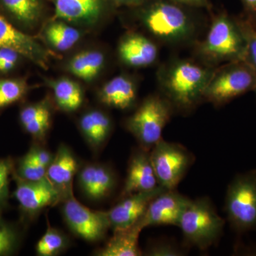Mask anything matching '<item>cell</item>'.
Returning a JSON list of instances; mask_svg holds the SVG:
<instances>
[{"label": "cell", "instance_id": "cell-1", "mask_svg": "<svg viewBox=\"0 0 256 256\" xmlns=\"http://www.w3.org/2000/svg\"><path fill=\"white\" fill-rule=\"evenodd\" d=\"M215 67L185 58H173L158 69L160 90L174 110L188 112L204 100Z\"/></svg>", "mask_w": 256, "mask_h": 256}, {"label": "cell", "instance_id": "cell-2", "mask_svg": "<svg viewBox=\"0 0 256 256\" xmlns=\"http://www.w3.org/2000/svg\"><path fill=\"white\" fill-rule=\"evenodd\" d=\"M140 6L143 25L159 41L182 44L194 36L196 22L188 8L172 0H148Z\"/></svg>", "mask_w": 256, "mask_h": 256}, {"label": "cell", "instance_id": "cell-3", "mask_svg": "<svg viewBox=\"0 0 256 256\" xmlns=\"http://www.w3.org/2000/svg\"><path fill=\"white\" fill-rule=\"evenodd\" d=\"M195 53L202 63L215 68L246 60V43L236 18L226 12L216 15L206 36L196 45Z\"/></svg>", "mask_w": 256, "mask_h": 256}, {"label": "cell", "instance_id": "cell-4", "mask_svg": "<svg viewBox=\"0 0 256 256\" xmlns=\"http://www.w3.org/2000/svg\"><path fill=\"white\" fill-rule=\"evenodd\" d=\"M225 220L218 215L208 197L192 200L180 220L178 226L186 242L206 250L218 242Z\"/></svg>", "mask_w": 256, "mask_h": 256}, {"label": "cell", "instance_id": "cell-5", "mask_svg": "<svg viewBox=\"0 0 256 256\" xmlns=\"http://www.w3.org/2000/svg\"><path fill=\"white\" fill-rule=\"evenodd\" d=\"M256 69L246 60L229 62L215 68L207 84L204 100L218 107L254 90Z\"/></svg>", "mask_w": 256, "mask_h": 256}, {"label": "cell", "instance_id": "cell-6", "mask_svg": "<svg viewBox=\"0 0 256 256\" xmlns=\"http://www.w3.org/2000/svg\"><path fill=\"white\" fill-rule=\"evenodd\" d=\"M174 111L162 95L150 96L127 120L126 127L142 149L150 151L162 139L163 130Z\"/></svg>", "mask_w": 256, "mask_h": 256}, {"label": "cell", "instance_id": "cell-7", "mask_svg": "<svg viewBox=\"0 0 256 256\" xmlns=\"http://www.w3.org/2000/svg\"><path fill=\"white\" fill-rule=\"evenodd\" d=\"M225 212L238 233L256 229V170L237 175L229 184Z\"/></svg>", "mask_w": 256, "mask_h": 256}, {"label": "cell", "instance_id": "cell-8", "mask_svg": "<svg viewBox=\"0 0 256 256\" xmlns=\"http://www.w3.org/2000/svg\"><path fill=\"white\" fill-rule=\"evenodd\" d=\"M150 158L158 184L176 190L193 163V156L181 144L161 139L152 148Z\"/></svg>", "mask_w": 256, "mask_h": 256}, {"label": "cell", "instance_id": "cell-9", "mask_svg": "<svg viewBox=\"0 0 256 256\" xmlns=\"http://www.w3.org/2000/svg\"><path fill=\"white\" fill-rule=\"evenodd\" d=\"M62 202L64 220L74 234L88 242H100L105 238L110 228L108 212L90 210L74 197L73 192Z\"/></svg>", "mask_w": 256, "mask_h": 256}, {"label": "cell", "instance_id": "cell-10", "mask_svg": "<svg viewBox=\"0 0 256 256\" xmlns=\"http://www.w3.org/2000/svg\"><path fill=\"white\" fill-rule=\"evenodd\" d=\"M15 197L23 212L34 216L47 206H53L62 202L67 195L56 188L48 178L28 181L16 176Z\"/></svg>", "mask_w": 256, "mask_h": 256}, {"label": "cell", "instance_id": "cell-11", "mask_svg": "<svg viewBox=\"0 0 256 256\" xmlns=\"http://www.w3.org/2000/svg\"><path fill=\"white\" fill-rule=\"evenodd\" d=\"M191 201L176 190H165L150 203L140 223L144 228L162 225L178 226L182 216Z\"/></svg>", "mask_w": 256, "mask_h": 256}, {"label": "cell", "instance_id": "cell-12", "mask_svg": "<svg viewBox=\"0 0 256 256\" xmlns=\"http://www.w3.org/2000/svg\"><path fill=\"white\" fill-rule=\"evenodd\" d=\"M162 186H156L149 191L136 192L122 198L116 206L108 212L110 228L114 232L129 228L143 214L153 198L165 191Z\"/></svg>", "mask_w": 256, "mask_h": 256}, {"label": "cell", "instance_id": "cell-13", "mask_svg": "<svg viewBox=\"0 0 256 256\" xmlns=\"http://www.w3.org/2000/svg\"><path fill=\"white\" fill-rule=\"evenodd\" d=\"M0 48H12L38 66L43 68H47L48 52L33 37L15 28L1 15Z\"/></svg>", "mask_w": 256, "mask_h": 256}, {"label": "cell", "instance_id": "cell-14", "mask_svg": "<svg viewBox=\"0 0 256 256\" xmlns=\"http://www.w3.org/2000/svg\"><path fill=\"white\" fill-rule=\"evenodd\" d=\"M158 186L159 184L152 163L150 151L141 148L130 160L121 198L136 192L149 191Z\"/></svg>", "mask_w": 256, "mask_h": 256}, {"label": "cell", "instance_id": "cell-15", "mask_svg": "<svg viewBox=\"0 0 256 256\" xmlns=\"http://www.w3.org/2000/svg\"><path fill=\"white\" fill-rule=\"evenodd\" d=\"M56 18L68 22L92 24L98 21L112 0H50Z\"/></svg>", "mask_w": 256, "mask_h": 256}, {"label": "cell", "instance_id": "cell-16", "mask_svg": "<svg viewBox=\"0 0 256 256\" xmlns=\"http://www.w3.org/2000/svg\"><path fill=\"white\" fill-rule=\"evenodd\" d=\"M118 54L126 65L141 68L156 63L159 50L150 38L141 34L130 33L120 42Z\"/></svg>", "mask_w": 256, "mask_h": 256}, {"label": "cell", "instance_id": "cell-17", "mask_svg": "<svg viewBox=\"0 0 256 256\" xmlns=\"http://www.w3.org/2000/svg\"><path fill=\"white\" fill-rule=\"evenodd\" d=\"M79 186L84 194L92 200H100L108 196L116 185L112 170L102 164H89L80 170Z\"/></svg>", "mask_w": 256, "mask_h": 256}, {"label": "cell", "instance_id": "cell-18", "mask_svg": "<svg viewBox=\"0 0 256 256\" xmlns=\"http://www.w3.org/2000/svg\"><path fill=\"white\" fill-rule=\"evenodd\" d=\"M78 162L65 144H60L46 170V178L66 195L73 192L72 181L78 172Z\"/></svg>", "mask_w": 256, "mask_h": 256}, {"label": "cell", "instance_id": "cell-19", "mask_svg": "<svg viewBox=\"0 0 256 256\" xmlns=\"http://www.w3.org/2000/svg\"><path fill=\"white\" fill-rule=\"evenodd\" d=\"M137 98V88L134 82L126 76H118L102 86L100 92L101 102L109 107L126 110L134 104Z\"/></svg>", "mask_w": 256, "mask_h": 256}, {"label": "cell", "instance_id": "cell-20", "mask_svg": "<svg viewBox=\"0 0 256 256\" xmlns=\"http://www.w3.org/2000/svg\"><path fill=\"white\" fill-rule=\"evenodd\" d=\"M144 229L139 220L129 228L114 232L105 246L96 252L100 256H140L139 237Z\"/></svg>", "mask_w": 256, "mask_h": 256}, {"label": "cell", "instance_id": "cell-21", "mask_svg": "<svg viewBox=\"0 0 256 256\" xmlns=\"http://www.w3.org/2000/svg\"><path fill=\"white\" fill-rule=\"evenodd\" d=\"M20 121L32 137L42 141L46 138L50 124L52 112L46 100L28 105L20 112Z\"/></svg>", "mask_w": 256, "mask_h": 256}, {"label": "cell", "instance_id": "cell-22", "mask_svg": "<svg viewBox=\"0 0 256 256\" xmlns=\"http://www.w3.org/2000/svg\"><path fill=\"white\" fill-rule=\"evenodd\" d=\"M80 129L88 143L98 149L105 143L111 131L110 118L100 110H92L82 116Z\"/></svg>", "mask_w": 256, "mask_h": 256}, {"label": "cell", "instance_id": "cell-23", "mask_svg": "<svg viewBox=\"0 0 256 256\" xmlns=\"http://www.w3.org/2000/svg\"><path fill=\"white\" fill-rule=\"evenodd\" d=\"M105 57L98 50L80 52L70 60L68 70L82 80L90 82L96 78L104 67Z\"/></svg>", "mask_w": 256, "mask_h": 256}, {"label": "cell", "instance_id": "cell-24", "mask_svg": "<svg viewBox=\"0 0 256 256\" xmlns=\"http://www.w3.org/2000/svg\"><path fill=\"white\" fill-rule=\"evenodd\" d=\"M57 105L66 112L76 110L82 105V88L69 78H60L50 82Z\"/></svg>", "mask_w": 256, "mask_h": 256}, {"label": "cell", "instance_id": "cell-25", "mask_svg": "<svg viewBox=\"0 0 256 256\" xmlns=\"http://www.w3.org/2000/svg\"><path fill=\"white\" fill-rule=\"evenodd\" d=\"M4 9L13 18L26 26L40 20L43 12L42 0H0Z\"/></svg>", "mask_w": 256, "mask_h": 256}, {"label": "cell", "instance_id": "cell-26", "mask_svg": "<svg viewBox=\"0 0 256 256\" xmlns=\"http://www.w3.org/2000/svg\"><path fill=\"white\" fill-rule=\"evenodd\" d=\"M45 34L50 44L62 52L72 48L80 37V32L76 28L62 22L50 24L46 28Z\"/></svg>", "mask_w": 256, "mask_h": 256}, {"label": "cell", "instance_id": "cell-27", "mask_svg": "<svg viewBox=\"0 0 256 256\" xmlns=\"http://www.w3.org/2000/svg\"><path fill=\"white\" fill-rule=\"evenodd\" d=\"M67 240L62 232L48 226L46 233L36 244V254L40 256H56L66 247Z\"/></svg>", "mask_w": 256, "mask_h": 256}, {"label": "cell", "instance_id": "cell-28", "mask_svg": "<svg viewBox=\"0 0 256 256\" xmlns=\"http://www.w3.org/2000/svg\"><path fill=\"white\" fill-rule=\"evenodd\" d=\"M28 90L26 82L20 79L0 80V108L14 104L22 98Z\"/></svg>", "mask_w": 256, "mask_h": 256}, {"label": "cell", "instance_id": "cell-29", "mask_svg": "<svg viewBox=\"0 0 256 256\" xmlns=\"http://www.w3.org/2000/svg\"><path fill=\"white\" fill-rule=\"evenodd\" d=\"M46 170L30 150L18 163V176L28 181H38L46 178Z\"/></svg>", "mask_w": 256, "mask_h": 256}, {"label": "cell", "instance_id": "cell-30", "mask_svg": "<svg viewBox=\"0 0 256 256\" xmlns=\"http://www.w3.org/2000/svg\"><path fill=\"white\" fill-rule=\"evenodd\" d=\"M246 43V62L256 70V26L248 18H236Z\"/></svg>", "mask_w": 256, "mask_h": 256}, {"label": "cell", "instance_id": "cell-31", "mask_svg": "<svg viewBox=\"0 0 256 256\" xmlns=\"http://www.w3.org/2000/svg\"><path fill=\"white\" fill-rule=\"evenodd\" d=\"M11 160H0V208L5 206L9 196L10 175L12 172Z\"/></svg>", "mask_w": 256, "mask_h": 256}, {"label": "cell", "instance_id": "cell-32", "mask_svg": "<svg viewBox=\"0 0 256 256\" xmlns=\"http://www.w3.org/2000/svg\"><path fill=\"white\" fill-rule=\"evenodd\" d=\"M18 242V236L11 227L0 220V256L13 252Z\"/></svg>", "mask_w": 256, "mask_h": 256}, {"label": "cell", "instance_id": "cell-33", "mask_svg": "<svg viewBox=\"0 0 256 256\" xmlns=\"http://www.w3.org/2000/svg\"><path fill=\"white\" fill-rule=\"evenodd\" d=\"M146 255L150 256H180L183 255L180 248L170 242H154L146 248Z\"/></svg>", "mask_w": 256, "mask_h": 256}, {"label": "cell", "instance_id": "cell-34", "mask_svg": "<svg viewBox=\"0 0 256 256\" xmlns=\"http://www.w3.org/2000/svg\"><path fill=\"white\" fill-rule=\"evenodd\" d=\"M20 54L9 48H0V72H8L18 64Z\"/></svg>", "mask_w": 256, "mask_h": 256}, {"label": "cell", "instance_id": "cell-35", "mask_svg": "<svg viewBox=\"0 0 256 256\" xmlns=\"http://www.w3.org/2000/svg\"><path fill=\"white\" fill-rule=\"evenodd\" d=\"M30 151L32 152L35 159L46 169L54 158V156H53L50 152L40 146H33L30 149Z\"/></svg>", "mask_w": 256, "mask_h": 256}, {"label": "cell", "instance_id": "cell-36", "mask_svg": "<svg viewBox=\"0 0 256 256\" xmlns=\"http://www.w3.org/2000/svg\"><path fill=\"white\" fill-rule=\"evenodd\" d=\"M172 1L188 8L212 9V4H210V2L208 0H172Z\"/></svg>", "mask_w": 256, "mask_h": 256}, {"label": "cell", "instance_id": "cell-37", "mask_svg": "<svg viewBox=\"0 0 256 256\" xmlns=\"http://www.w3.org/2000/svg\"><path fill=\"white\" fill-rule=\"evenodd\" d=\"M246 12L248 18L254 24L256 22V0H240Z\"/></svg>", "mask_w": 256, "mask_h": 256}, {"label": "cell", "instance_id": "cell-38", "mask_svg": "<svg viewBox=\"0 0 256 256\" xmlns=\"http://www.w3.org/2000/svg\"><path fill=\"white\" fill-rule=\"evenodd\" d=\"M148 0H112L114 4L124 6H140Z\"/></svg>", "mask_w": 256, "mask_h": 256}, {"label": "cell", "instance_id": "cell-39", "mask_svg": "<svg viewBox=\"0 0 256 256\" xmlns=\"http://www.w3.org/2000/svg\"><path fill=\"white\" fill-rule=\"evenodd\" d=\"M254 92H256V88H255V89H254Z\"/></svg>", "mask_w": 256, "mask_h": 256}]
</instances>
